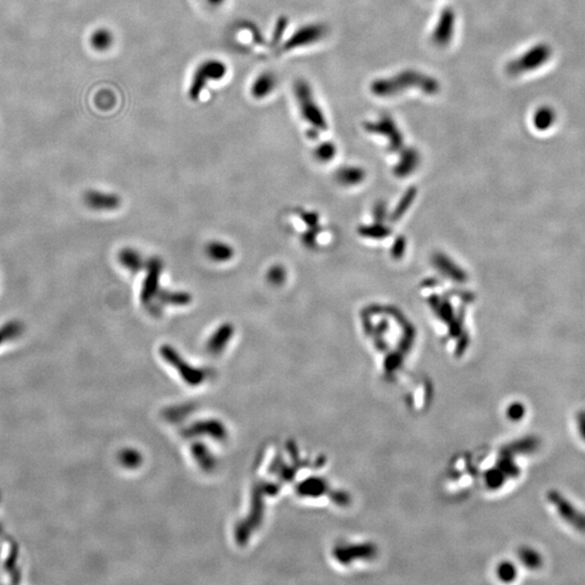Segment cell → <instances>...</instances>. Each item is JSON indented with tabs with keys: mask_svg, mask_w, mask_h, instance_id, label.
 Segmentation results:
<instances>
[{
	"mask_svg": "<svg viewBox=\"0 0 585 585\" xmlns=\"http://www.w3.org/2000/svg\"><path fill=\"white\" fill-rule=\"evenodd\" d=\"M227 72L228 67L220 60L209 59L200 63L198 69H195L187 89V95L190 100H198L209 82L222 80Z\"/></svg>",
	"mask_w": 585,
	"mask_h": 585,
	"instance_id": "obj_1",
	"label": "cell"
},
{
	"mask_svg": "<svg viewBox=\"0 0 585 585\" xmlns=\"http://www.w3.org/2000/svg\"><path fill=\"white\" fill-rule=\"evenodd\" d=\"M294 93L305 121L310 123L314 128L325 129V118L321 108L317 103L316 98L313 95L308 82L305 80H297L294 85Z\"/></svg>",
	"mask_w": 585,
	"mask_h": 585,
	"instance_id": "obj_2",
	"label": "cell"
},
{
	"mask_svg": "<svg viewBox=\"0 0 585 585\" xmlns=\"http://www.w3.org/2000/svg\"><path fill=\"white\" fill-rule=\"evenodd\" d=\"M547 500L556 508L564 520L579 531L585 532V514L579 511L573 504L562 496L558 491L553 490L547 493Z\"/></svg>",
	"mask_w": 585,
	"mask_h": 585,
	"instance_id": "obj_3",
	"label": "cell"
},
{
	"mask_svg": "<svg viewBox=\"0 0 585 585\" xmlns=\"http://www.w3.org/2000/svg\"><path fill=\"white\" fill-rule=\"evenodd\" d=\"M163 262L159 258H151L146 264V275L141 288L142 303L150 305L159 292V279L162 275Z\"/></svg>",
	"mask_w": 585,
	"mask_h": 585,
	"instance_id": "obj_4",
	"label": "cell"
},
{
	"mask_svg": "<svg viewBox=\"0 0 585 585\" xmlns=\"http://www.w3.org/2000/svg\"><path fill=\"white\" fill-rule=\"evenodd\" d=\"M326 29L322 24H309L297 30L292 36L285 41V51H290L301 47L309 46L320 41L325 35Z\"/></svg>",
	"mask_w": 585,
	"mask_h": 585,
	"instance_id": "obj_5",
	"label": "cell"
},
{
	"mask_svg": "<svg viewBox=\"0 0 585 585\" xmlns=\"http://www.w3.org/2000/svg\"><path fill=\"white\" fill-rule=\"evenodd\" d=\"M84 203L90 209L98 211H115L121 206V198L115 193L100 190L86 191L82 195Z\"/></svg>",
	"mask_w": 585,
	"mask_h": 585,
	"instance_id": "obj_6",
	"label": "cell"
},
{
	"mask_svg": "<svg viewBox=\"0 0 585 585\" xmlns=\"http://www.w3.org/2000/svg\"><path fill=\"white\" fill-rule=\"evenodd\" d=\"M277 80L275 75L270 72L262 73L257 76L251 87V93L255 99H264L273 93L277 88Z\"/></svg>",
	"mask_w": 585,
	"mask_h": 585,
	"instance_id": "obj_7",
	"label": "cell"
},
{
	"mask_svg": "<svg viewBox=\"0 0 585 585\" xmlns=\"http://www.w3.org/2000/svg\"><path fill=\"white\" fill-rule=\"evenodd\" d=\"M117 260L122 267L128 270L131 273H138L146 266L140 253L137 252L136 249H128V247L119 251Z\"/></svg>",
	"mask_w": 585,
	"mask_h": 585,
	"instance_id": "obj_8",
	"label": "cell"
},
{
	"mask_svg": "<svg viewBox=\"0 0 585 585\" xmlns=\"http://www.w3.org/2000/svg\"><path fill=\"white\" fill-rule=\"evenodd\" d=\"M206 254L216 262H226L233 257L234 251L229 244L215 241L208 244Z\"/></svg>",
	"mask_w": 585,
	"mask_h": 585,
	"instance_id": "obj_9",
	"label": "cell"
},
{
	"mask_svg": "<svg viewBox=\"0 0 585 585\" xmlns=\"http://www.w3.org/2000/svg\"><path fill=\"white\" fill-rule=\"evenodd\" d=\"M89 43L90 46L93 47L95 51H106L113 45V33L104 27L97 29L90 35Z\"/></svg>",
	"mask_w": 585,
	"mask_h": 585,
	"instance_id": "obj_10",
	"label": "cell"
},
{
	"mask_svg": "<svg viewBox=\"0 0 585 585\" xmlns=\"http://www.w3.org/2000/svg\"><path fill=\"white\" fill-rule=\"evenodd\" d=\"M157 301L162 305L185 306L190 303L191 295L187 292L159 290Z\"/></svg>",
	"mask_w": 585,
	"mask_h": 585,
	"instance_id": "obj_11",
	"label": "cell"
},
{
	"mask_svg": "<svg viewBox=\"0 0 585 585\" xmlns=\"http://www.w3.org/2000/svg\"><path fill=\"white\" fill-rule=\"evenodd\" d=\"M24 330L25 328H24L23 322L20 320L13 319L10 321L5 322L0 326V345H3L5 341L18 339L24 333Z\"/></svg>",
	"mask_w": 585,
	"mask_h": 585,
	"instance_id": "obj_12",
	"label": "cell"
},
{
	"mask_svg": "<svg viewBox=\"0 0 585 585\" xmlns=\"http://www.w3.org/2000/svg\"><path fill=\"white\" fill-rule=\"evenodd\" d=\"M518 558L525 567L530 570L539 569L542 566L541 555L536 552V549L529 547H523L519 549Z\"/></svg>",
	"mask_w": 585,
	"mask_h": 585,
	"instance_id": "obj_13",
	"label": "cell"
},
{
	"mask_svg": "<svg viewBox=\"0 0 585 585\" xmlns=\"http://www.w3.org/2000/svg\"><path fill=\"white\" fill-rule=\"evenodd\" d=\"M232 333H233V326L231 324H222L211 337V343H209L211 349H220L221 347H224L227 341L232 336Z\"/></svg>",
	"mask_w": 585,
	"mask_h": 585,
	"instance_id": "obj_14",
	"label": "cell"
},
{
	"mask_svg": "<svg viewBox=\"0 0 585 585\" xmlns=\"http://www.w3.org/2000/svg\"><path fill=\"white\" fill-rule=\"evenodd\" d=\"M285 279H286V273H285V269L282 266L277 264V266L270 268L269 271H268V282L273 286H280L284 283Z\"/></svg>",
	"mask_w": 585,
	"mask_h": 585,
	"instance_id": "obj_15",
	"label": "cell"
},
{
	"mask_svg": "<svg viewBox=\"0 0 585 585\" xmlns=\"http://www.w3.org/2000/svg\"><path fill=\"white\" fill-rule=\"evenodd\" d=\"M498 575L501 580L511 582L517 575L516 567L509 562H504L498 566Z\"/></svg>",
	"mask_w": 585,
	"mask_h": 585,
	"instance_id": "obj_16",
	"label": "cell"
},
{
	"mask_svg": "<svg viewBox=\"0 0 585 585\" xmlns=\"http://www.w3.org/2000/svg\"><path fill=\"white\" fill-rule=\"evenodd\" d=\"M288 20L284 16H281L279 20L277 21V24H275V30H273V44L277 45L282 41L283 36H284L285 31L288 29Z\"/></svg>",
	"mask_w": 585,
	"mask_h": 585,
	"instance_id": "obj_17",
	"label": "cell"
},
{
	"mask_svg": "<svg viewBox=\"0 0 585 585\" xmlns=\"http://www.w3.org/2000/svg\"><path fill=\"white\" fill-rule=\"evenodd\" d=\"M525 413H526V409L523 403H512L511 406H508L507 416L511 421H520L524 417Z\"/></svg>",
	"mask_w": 585,
	"mask_h": 585,
	"instance_id": "obj_18",
	"label": "cell"
},
{
	"mask_svg": "<svg viewBox=\"0 0 585 585\" xmlns=\"http://www.w3.org/2000/svg\"><path fill=\"white\" fill-rule=\"evenodd\" d=\"M577 426L581 438L585 441V411H580L577 415Z\"/></svg>",
	"mask_w": 585,
	"mask_h": 585,
	"instance_id": "obj_19",
	"label": "cell"
},
{
	"mask_svg": "<svg viewBox=\"0 0 585 585\" xmlns=\"http://www.w3.org/2000/svg\"><path fill=\"white\" fill-rule=\"evenodd\" d=\"M331 152L332 150L330 144H323V146L319 148L318 151H317V154H318V157H320V159H324L331 157Z\"/></svg>",
	"mask_w": 585,
	"mask_h": 585,
	"instance_id": "obj_20",
	"label": "cell"
},
{
	"mask_svg": "<svg viewBox=\"0 0 585 585\" xmlns=\"http://www.w3.org/2000/svg\"><path fill=\"white\" fill-rule=\"evenodd\" d=\"M208 3L213 5H219L224 3L225 0H207Z\"/></svg>",
	"mask_w": 585,
	"mask_h": 585,
	"instance_id": "obj_21",
	"label": "cell"
}]
</instances>
